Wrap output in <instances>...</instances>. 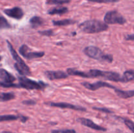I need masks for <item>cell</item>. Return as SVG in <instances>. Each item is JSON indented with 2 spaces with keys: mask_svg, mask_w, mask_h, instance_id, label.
<instances>
[{
  "mask_svg": "<svg viewBox=\"0 0 134 133\" xmlns=\"http://www.w3.org/2000/svg\"><path fill=\"white\" fill-rule=\"evenodd\" d=\"M122 79H123V83H126V82L133 81L134 80L133 70L131 69V70H126V71L124 72V74H123Z\"/></svg>",
  "mask_w": 134,
  "mask_h": 133,
  "instance_id": "20",
  "label": "cell"
},
{
  "mask_svg": "<svg viewBox=\"0 0 134 133\" xmlns=\"http://www.w3.org/2000/svg\"><path fill=\"white\" fill-rule=\"evenodd\" d=\"M104 23L106 24L123 25L126 23V18L116 10L108 11L104 16Z\"/></svg>",
  "mask_w": 134,
  "mask_h": 133,
  "instance_id": "5",
  "label": "cell"
},
{
  "mask_svg": "<svg viewBox=\"0 0 134 133\" xmlns=\"http://www.w3.org/2000/svg\"><path fill=\"white\" fill-rule=\"evenodd\" d=\"M100 77L107 80L113 81L115 82H123L122 76H121L116 72L101 70Z\"/></svg>",
  "mask_w": 134,
  "mask_h": 133,
  "instance_id": "10",
  "label": "cell"
},
{
  "mask_svg": "<svg viewBox=\"0 0 134 133\" xmlns=\"http://www.w3.org/2000/svg\"><path fill=\"white\" fill-rule=\"evenodd\" d=\"M7 43L8 48H9L10 53L11 54L13 58L16 61V63H14V66L16 70L22 76H31V70H30V68L28 67L26 63L23 61L22 58L19 56L16 51L15 50L14 48H13V45L9 40H7Z\"/></svg>",
  "mask_w": 134,
  "mask_h": 133,
  "instance_id": "2",
  "label": "cell"
},
{
  "mask_svg": "<svg viewBox=\"0 0 134 133\" xmlns=\"http://www.w3.org/2000/svg\"><path fill=\"white\" fill-rule=\"evenodd\" d=\"M20 119V115L16 116V115L9 114V115H0V122H4V121H16Z\"/></svg>",
  "mask_w": 134,
  "mask_h": 133,
  "instance_id": "21",
  "label": "cell"
},
{
  "mask_svg": "<svg viewBox=\"0 0 134 133\" xmlns=\"http://www.w3.org/2000/svg\"><path fill=\"white\" fill-rule=\"evenodd\" d=\"M68 12V8L66 7H57L49 9L48 10V14L54 15V14H59L62 15Z\"/></svg>",
  "mask_w": 134,
  "mask_h": 133,
  "instance_id": "15",
  "label": "cell"
},
{
  "mask_svg": "<svg viewBox=\"0 0 134 133\" xmlns=\"http://www.w3.org/2000/svg\"><path fill=\"white\" fill-rule=\"evenodd\" d=\"M93 109L95 110L99 111V112H105V113H113V112L111 110L108 109L107 108H99V107H93Z\"/></svg>",
  "mask_w": 134,
  "mask_h": 133,
  "instance_id": "29",
  "label": "cell"
},
{
  "mask_svg": "<svg viewBox=\"0 0 134 133\" xmlns=\"http://www.w3.org/2000/svg\"><path fill=\"white\" fill-rule=\"evenodd\" d=\"M115 91L116 95L122 99H129L134 96L133 90H130V91H123V90L119 89H115Z\"/></svg>",
  "mask_w": 134,
  "mask_h": 133,
  "instance_id": "14",
  "label": "cell"
},
{
  "mask_svg": "<svg viewBox=\"0 0 134 133\" xmlns=\"http://www.w3.org/2000/svg\"><path fill=\"white\" fill-rule=\"evenodd\" d=\"M3 13L10 18L16 20H20L24 15L23 10L19 7H14L11 9H6L3 10Z\"/></svg>",
  "mask_w": 134,
  "mask_h": 133,
  "instance_id": "11",
  "label": "cell"
},
{
  "mask_svg": "<svg viewBox=\"0 0 134 133\" xmlns=\"http://www.w3.org/2000/svg\"><path fill=\"white\" fill-rule=\"evenodd\" d=\"M44 75L50 80L65 79L69 76L62 70H47L44 72Z\"/></svg>",
  "mask_w": 134,
  "mask_h": 133,
  "instance_id": "12",
  "label": "cell"
},
{
  "mask_svg": "<svg viewBox=\"0 0 134 133\" xmlns=\"http://www.w3.org/2000/svg\"><path fill=\"white\" fill-rule=\"evenodd\" d=\"M83 52L88 57L98 61L107 62L109 63H112L113 61V57L112 55L105 53L102 50L94 46H89L86 47L84 49Z\"/></svg>",
  "mask_w": 134,
  "mask_h": 133,
  "instance_id": "3",
  "label": "cell"
},
{
  "mask_svg": "<svg viewBox=\"0 0 134 133\" xmlns=\"http://www.w3.org/2000/svg\"><path fill=\"white\" fill-rule=\"evenodd\" d=\"M44 104L49 106L51 107H57L60 108H67V109L73 110L75 111H81V112H86V109L85 107L81 106L74 105V104H69V103L65 102H46Z\"/></svg>",
  "mask_w": 134,
  "mask_h": 133,
  "instance_id": "7",
  "label": "cell"
},
{
  "mask_svg": "<svg viewBox=\"0 0 134 133\" xmlns=\"http://www.w3.org/2000/svg\"><path fill=\"white\" fill-rule=\"evenodd\" d=\"M118 118H119L120 119H122L123 121V122L124 123V124L126 125V126L132 132H134V124L133 122L130 119H128L126 118H123V117H117Z\"/></svg>",
  "mask_w": 134,
  "mask_h": 133,
  "instance_id": "23",
  "label": "cell"
},
{
  "mask_svg": "<svg viewBox=\"0 0 134 133\" xmlns=\"http://www.w3.org/2000/svg\"><path fill=\"white\" fill-rule=\"evenodd\" d=\"M19 53L21 56L27 59L40 58L44 56V52H33L26 44H24L19 48Z\"/></svg>",
  "mask_w": 134,
  "mask_h": 133,
  "instance_id": "6",
  "label": "cell"
},
{
  "mask_svg": "<svg viewBox=\"0 0 134 133\" xmlns=\"http://www.w3.org/2000/svg\"><path fill=\"white\" fill-rule=\"evenodd\" d=\"M30 23L31 24V27L32 28L36 29L43 24L44 20H43V19L41 17L35 16H33L30 20Z\"/></svg>",
  "mask_w": 134,
  "mask_h": 133,
  "instance_id": "17",
  "label": "cell"
},
{
  "mask_svg": "<svg viewBox=\"0 0 134 133\" xmlns=\"http://www.w3.org/2000/svg\"><path fill=\"white\" fill-rule=\"evenodd\" d=\"M71 0H48L47 1V4L48 5H62L64 4L69 3Z\"/></svg>",
  "mask_w": 134,
  "mask_h": 133,
  "instance_id": "24",
  "label": "cell"
},
{
  "mask_svg": "<svg viewBox=\"0 0 134 133\" xmlns=\"http://www.w3.org/2000/svg\"><path fill=\"white\" fill-rule=\"evenodd\" d=\"M1 133H14V132H10V131H3Z\"/></svg>",
  "mask_w": 134,
  "mask_h": 133,
  "instance_id": "33",
  "label": "cell"
},
{
  "mask_svg": "<svg viewBox=\"0 0 134 133\" xmlns=\"http://www.w3.org/2000/svg\"><path fill=\"white\" fill-rule=\"evenodd\" d=\"M0 87H4V88H20V86L18 84L14 83H7V82H4L0 81Z\"/></svg>",
  "mask_w": 134,
  "mask_h": 133,
  "instance_id": "25",
  "label": "cell"
},
{
  "mask_svg": "<svg viewBox=\"0 0 134 133\" xmlns=\"http://www.w3.org/2000/svg\"><path fill=\"white\" fill-rule=\"evenodd\" d=\"M51 133H77L74 129H58V130H52Z\"/></svg>",
  "mask_w": 134,
  "mask_h": 133,
  "instance_id": "26",
  "label": "cell"
},
{
  "mask_svg": "<svg viewBox=\"0 0 134 133\" xmlns=\"http://www.w3.org/2000/svg\"><path fill=\"white\" fill-rule=\"evenodd\" d=\"M39 34L43 36H47V37H51L53 36L54 35V32L52 29H47L44 30V31H38Z\"/></svg>",
  "mask_w": 134,
  "mask_h": 133,
  "instance_id": "27",
  "label": "cell"
},
{
  "mask_svg": "<svg viewBox=\"0 0 134 133\" xmlns=\"http://www.w3.org/2000/svg\"><path fill=\"white\" fill-rule=\"evenodd\" d=\"M15 94L13 92H1L0 93V102H7L15 98Z\"/></svg>",
  "mask_w": 134,
  "mask_h": 133,
  "instance_id": "18",
  "label": "cell"
},
{
  "mask_svg": "<svg viewBox=\"0 0 134 133\" xmlns=\"http://www.w3.org/2000/svg\"><path fill=\"white\" fill-rule=\"evenodd\" d=\"M0 80L1 82L14 83V81L16 80V78L7 70L0 68Z\"/></svg>",
  "mask_w": 134,
  "mask_h": 133,
  "instance_id": "13",
  "label": "cell"
},
{
  "mask_svg": "<svg viewBox=\"0 0 134 133\" xmlns=\"http://www.w3.org/2000/svg\"><path fill=\"white\" fill-rule=\"evenodd\" d=\"M11 28V26L5 17L0 16V29Z\"/></svg>",
  "mask_w": 134,
  "mask_h": 133,
  "instance_id": "22",
  "label": "cell"
},
{
  "mask_svg": "<svg viewBox=\"0 0 134 133\" xmlns=\"http://www.w3.org/2000/svg\"><path fill=\"white\" fill-rule=\"evenodd\" d=\"M20 88H24L27 90H42L46 88L48 85L42 81H35L27 78L25 76L18 77Z\"/></svg>",
  "mask_w": 134,
  "mask_h": 133,
  "instance_id": "4",
  "label": "cell"
},
{
  "mask_svg": "<svg viewBox=\"0 0 134 133\" xmlns=\"http://www.w3.org/2000/svg\"><path fill=\"white\" fill-rule=\"evenodd\" d=\"M126 39L127 40H134V35L131 34V35H128L126 37Z\"/></svg>",
  "mask_w": 134,
  "mask_h": 133,
  "instance_id": "32",
  "label": "cell"
},
{
  "mask_svg": "<svg viewBox=\"0 0 134 133\" xmlns=\"http://www.w3.org/2000/svg\"><path fill=\"white\" fill-rule=\"evenodd\" d=\"M76 21L72 19H64L61 20H52V23L54 26H65L69 25L74 24L76 23Z\"/></svg>",
  "mask_w": 134,
  "mask_h": 133,
  "instance_id": "19",
  "label": "cell"
},
{
  "mask_svg": "<svg viewBox=\"0 0 134 133\" xmlns=\"http://www.w3.org/2000/svg\"><path fill=\"white\" fill-rule=\"evenodd\" d=\"M67 74L68 75L71 76H77L82 77V78H89L88 72L84 71H81V70H77L75 69H67Z\"/></svg>",
  "mask_w": 134,
  "mask_h": 133,
  "instance_id": "16",
  "label": "cell"
},
{
  "mask_svg": "<svg viewBox=\"0 0 134 133\" xmlns=\"http://www.w3.org/2000/svg\"><path fill=\"white\" fill-rule=\"evenodd\" d=\"M90 2L98 3H108L118 2L119 0H86Z\"/></svg>",
  "mask_w": 134,
  "mask_h": 133,
  "instance_id": "28",
  "label": "cell"
},
{
  "mask_svg": "<svg viewBox=\"0 0 134 133\" xmlns=\"http://www.w3.org/2000/svg\"><path fill=\"white\" fill-rule=\"evenodd\" d=\"M29 119V117L27 116H22V115H20V119L19 120H20L21 122L22 123H26L27 120Z\"/></svg>",
  "mask_w": 134,
  "mask_h": 133,
  "instance_id": "31",
  "label": "cell"
},
{
  "mask_svg": "<svg viewBox=\"0 0 134 133\" xmlns=\"http://www.w3.org/2000/svg\"><path fill=\"white\" fill-rule=\"evenodd\" d=\"M81 85L83 86L85 88L90 90V91H96V90L99 89L102 87H108V88L113 89H116L115 86H113V85L110 84L109 83H107V82H102V81H98V82L92 83H88L87 82H84L81 83Z\"/></svg>",
  "mask_w": 134,
  "mask_h": 133,
  "instance_id": "8",
  "label": "cell"
},
{
  "mask_svg": "<svg viewBox=\"0 0 134 133\" xmlns=\"http://www.w3.org/2000/svg\"><path fill=\"white\" fill-rule=\"evenodd\" d=\"M18 1H20V0H18Z\"/></svg>",
  "mask_w": 134,
  "mask_h": 133,
  "instance_id": "35",
  "label": "cell"
},
{
  "mask_svg": "<svg viewBox=\"0 0 134 133\" xmlns=\"http://www.w3.org/2000/svg\"><path fill=\"white\" fill-rule=\"evenodd\" d=\"M22 103L23 104H25V105L27 106H33L35 105L36 104V101L34 100H32V99H30V100H23L22 102Z\"/></svg>",
  "mask_w": 134,
  "mask_h": 133,
  "instance_id": "30",
  "label": "cell"
},
{
  "mask_svg": "<svg viewBox=\"0 0 134 133\" xmlns=\"http://www.w3.org/2000/svg\"><path fill=\"white\" fill-rule=\"evenodd\" d=\"M1 59H2V57H1V56H0V61H1Z\"/></svg>",
  "mask_w": 134,
  "mask_h": 133,
  "instance_id": "34",
  "label": "cell"
},
{
  "mask_svg": "<svg viewBox=\"0 0 134 133\" xmlns=\"http://www.w3.org/2000/svg\"><path fill=\"white\" fill-rule=\"evenodd\" d=\"M79 28L85 33L92 34L107 31L109 29L108 25L98 20H86L80 23Z\"/></svg>",
  "mask_w": 134,
  "mask_h": 133,
  "instance_id": "1",
  "label": "cell"
},
{
  "mask_svg": "<svg viewBox=\"0 0 134 133\" xmlns=\"http://www.w3.org/2000/svg\"><path fill=\"white\" fill-rule=\"evenodd\" d=\"M77 121H78L79 123H80L81 125H84V126H87V127L88 128H90V129H94V130L103 132L107 131V130L106 128L98 125V124L94 123L92 120L90 119L84 118V117H79V118L77 119Z\"/></svg>",
  "mask_w": 134,
  "mask_h": 133,
  "instance_id": "9",
  "label": "cell"
}]
</instances>
